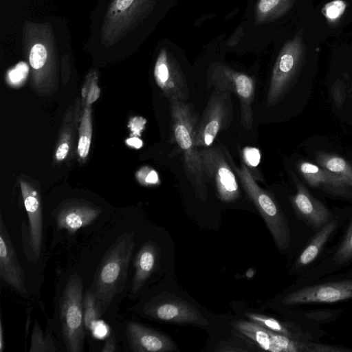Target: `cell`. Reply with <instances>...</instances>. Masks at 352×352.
Masks as SVG:
<instances>
[{
  "label": "cell",
  "mask_w": 352,
  "mask_h": 352,
  "mask_svg": "<svg viewBox=\"0 0 352 352\" xmlns=\"http://www.w3.org/2000/svg\"><path fill=\"white\" fill-rule=\"evenodd\" d=\"M23 36V51L30 68L32 89L39 96H50L58 90L60 63L69 56L65 54L60 58V43L49 22H25Z\"/></svg>",
  "instance_id": "1"
},
{
  "label": "cell",
  "mask_w": 352,
  "mask_h": 352,
  "mask_svg": "<svg viewBox=\"0 0 352 352\" xmlns=\"http://www.w3.org/2000/svg\"><path fill=\"white\" fill-rule=\"evenodd\" d=\"M134 246V232L122 233L106 251L97 267L89 289L102 314L124 288Z\"/></svg>",
  "instance_id": "2"
},
{
  "label": "cell",
  "mask_w": 352,
  "mask_h": 352,
  "mask_svg": "<svg viewBox=\"0 0 352 352\" xmlns=\"http://www.w3.org/2000/svg\"><path fill=\"white\" fill-rule=\"evenodd\" d=\"M173 138L184 155L186 176L191 183L195 195L202 201L208 197V182L199 150L195 140V129L199 120L192 104L186 101L170 102Z\"/></svg>",
  "instance_id": "3"
},
{
  "label": "cell",
  "mask_w": 352,
  "mask_h": 352,
  "mask_svg": "<svg viewBox=\"0 0 352 352\" xmlns=\"http://www.w3.org/2000/svg\"><path fill=\"white\" fill-rule=\"evenodd\" d=\"M229 164L238 176L246 193L252 201L281 250H287L290 244L291 235L286 217L272 197L256 183L250 170L242 164L237 167L227 150L223 151Z\"/></svg>",
  "instance_id": "4"
},
{
  "label": "cell",
  "mask_w": 352,
  "mask_h": 352,
  "mask_svg": "<svg viewBox=\"0 0 352 352\" xmlns=\"http://www.w3.org/2000/svg\"><path fill=\"white\" fill-rule=\"evenodd\" d=\"M83 285L81 277L71 275L60 300V320L63 340L69 352H81L85 331L83 313Z\"/></svg>",
  "instance_id": "5"
},
{
  "label": "cell",
  "mask_w": 352,
  "mask_h": 352,
  "mask_svg": "<svg viewBox=\"0 0 352 352\" xmlns=\"http://www.w3.org/2000/svg\"><path fill=\"white\" fill-rule=\"evenodd\" d=\"M157 0H112L101 28L104 44L121 40L153 10Z\"/></svg>",
  "instance_id": "6"
},
{
  "label": "cell",
  "mask_w": 352,
  "mask_h": 352,
  "mask_svg": "<svg viewBox=\"0 0 352 352\" xmlns=\"http://www.w3.org/2000/svg\"><path fill=\"white\" fill-rule=\"evenodd\" d=\"M306 54L303 30L285 43L274 63L266 103L268 107L275 104L297 75L302 66Z\"/></svg>",
  "instance_id": "7"
},
{
  "label": "cell",
  "mask_w": 352,
  "mask_h": 352,
  "mask_svg": "<svg viewBox=\"0 0 352 352\" xmlns=\"http://www.w3.org/2000/svg\"><path fill=\"white\" fill-rule=\"evenodd\" d=\"M208 85L214 89L235 94L240 102L241 122L250 130L253 124L252 102L255 92L253 78L231 67L220 63L212 64L208 72Z\"/></svg>",
  "instance_id": "8"
},
{
  "label": "cell",
  "mask_w": 352,
  "mask_h": 352,
  "mask_svg": "<svg viewBox=\"0 0 352 352\" xmlns=\"http://www.w3.org/2000/svg\"><path fill=\"white\" fill-rule=\"evenodd\" d=\"M232 93L214 89L195 129L197 147L210 146L220 131L229 128L233 119Z\"/></svg>",
  "instance_id": "9"
},
{
  "label": "cell",
  "mask_w": 352,
  "mask_h": 352,
  "mask_svg": "<svg viewBox=\"0 0 352 352\" xmlns=\"http://www.w3.org/2000/svg\"><path fill=\"white\" fill-rule=\"evenodd\" d=\"M199 152L206 179L213 183L219 198L223 202L238 199V182L224 151L219 148L205 147Z\"/></svg>",
  "instance_id": "10"
},
{
  "label": "cell",
  "mask_w": 352,
  "mask_h": 352,
  "mask_svg": "<svg viewBox=\"0 0 352 352\" xmlns=\"http://www.w3.org/2000/svg\"><path fill=\"white\" fill-rule=\"evenodd\" d=\"M154 78L157 86L169 102L186 101L189 89L176 58L166 49H162L154 66Z\"/></svg>",
  "instance_id": "11"
},
{
  "label": "cell",
  "mask_w": 352,
  "mask_h": 352,
  "mask_svg": "<svg viewBox=\"0 0 352 352\" xmlns=\"http://www.w3.org/2000/svg\"><path fill=\"white\" fill-rule=\"evenodd\" d=\"M29 222V244L35 261L39 257L43 243L42 204L38 185L32 179L21 175L19 179Z\"/></svg>",
  "instance_id": "12"
},
{
  "label": "cell",
  "mask_w": 352,
  "mask_h": 352,
  "mask_svg": "<svg viewBox=\"0 0 352 352\" xmlns=\"http://www.w3.org/2000/svg\"><path fill=\"white\" fill-rule=\"evenodd\" d=\"M352 298V279L319 284L294 292L283 299L285 305L332 303Z\"/></svg>",
  "instance_id": "13"
},
{
  "label": "cell",
  "mask_w": 352,
  "mask_h": 352,
  "mask_svg": "<svg viewBox=\"0 0 352 352\" xmlns=\"http://www.w3.org/2000/svg\"><path fill=\"white\" fill-rule=\"evenodd\" d=\"M80 98L77 97L65 113L53 155V164L67 162L76 157L78 131L82 113Z\"/></svg>",
  "instance_id": "14"
},
{
  "label": "cell",
  "mask_w": 352,
  "mask_h": 352,
  "mask_svg": "<svg viewBox=\"0 0 352 352\" xmlns=\"http://www.w3.org/2000/svg\"><path fill=\"white\" fill-rule=\"evenodd\" d=\"M102 209L91 201L82 199L63 200L56 208L57 226L72 234L82 227L93 223L101 214Z\"/></svg>",
  "instance_id": "15"
},
{
  "label": "cell",
  "mask_w": 352,
  "mask_h": 352,
  "mask_svg": "<svg viewBox=\"0 0 352 352\" xmlns=\"http://www.w3.org/2000/svg\"><path fill=\"white\" fill-rule=\"evenodd\" d=\"M144 311L149 317L171 323L201 326L209 324L194 305L179 299L148 302L144 306Z\"/></svg>",
  "instance_id": "16"
},
{
  "label": "cell",
  "mask_w": 352,
  "mask_h": 352,
  "mask_svg": "<svg viewBox=\"0 0 352 352\" xmlns=\"http://www.w3.org/2000/svg\"><path fill=\"white\" fill-rule=\"evenodd\" d=\"M0 276L20 294L26 292L24 272L1 216L0 218Z\"/></svg>",
  "instance_id": "17"
},
{
  "label": "cell",
  "mask_w": 352,
  "mask_h": 352,
  "mask_svg": "<svg viewBox=\"0 0 352 352\" xmlns=\"http://www.w3.org/2000/svg\"><path fill=\"white\" fill-rule=\"evenodd\" d=\"M130 349L134 352H170L177 350L175 343L166 335L130 322L126 325Z\"/></svg>",
  "instance_id": "18"
},
{
  "label": "cell",
  "mask_w": 352,
  "mask_h": 352,
  "mask_svg": "<svg viewBox=\"0 0 352 352\" xmlns=\"http://www.w3.org/2000/svg\"><path fill=\"white\" fill-rule=\"evenodd\" d=\"M293 203L298 213L314 229H320L332 220L331 213L328 209L300 185H298Z\"/></svg>",
  "instance_id": "19"
},
{
  "label": "cell",
  "mask_w": 352,
  "mask_h": 352,
  "mask_svg": "<svg viewBox=\"0 0 352 352\" xmlns=\"http://www.w3.org/2000/svg\"><path fill=\"white\" fill-rule=\"evenodd\" d=\"M158 252L153 242L145 243L138 251L134 259L135 274L133 278L131 292H138L153 273L157 258Z\"/></svg>",
  "instance_id": "20"
},
{
  "label": "cell",
  "mask_w": 352,
  "mask_h": 352,
  "mask_svg": "<svg viewBox=\"0 0 352 352\" xmlns=\"http://www.w3.org/2000/svg\"><path fill=\"white\" fill-rule=\"evenodd\" d=\"M300 170L308 182L312 186H321L339 195L346 194V186L326 170H323L318 166L309 162L301 163Z\"/></svg>",
  "instance_id": "21"
},
{
  "label": "cell",
  "mask_w": 352,
  "mask_h": 352,
  "mask_svg": "<svg viewBox=\"0 0 352 352\" xmlns=\"http://www.w3.org/2000/svg\"><path fill=\"white\" fill-rule=\"evenodd\" d=\"M296 0H258L254 8L256 25L271 23L287 13Z\"/></svg>",
  "instance_id": "22"
},
{
  "label": "cell",
  "mask_w": 352,
  "mask_h": 352,
  "mask_svg": "<svg viewBox=\"0 0 352 352\" xmlns=\"http://www.w3.org/2000/svg\"><path fill=\"white\" fill-rule=\"evenodd\" d=\"M337 226V221L332 219L320 228L300 254L296 263L297 266H305L312 263L317 258Z\"/></svg>",
  "instance_id": "23"
},
{
  "label": "cell",
  "mask_w": 352,
  "mask_h": 352,
  "mask_svg": "<svg viewBox=\"0 0 352 352\" xmlns=\"http://www.w3.org/2000/svg\"><path fill=\"white\" fill-rule=\"evenodd\" d=\"M93 133L91 105L86 107L82 113L78 131L77 160L84 164L89 156Z\"/></svg>",
  "instance_id": "24"
},
{
  "label": "cell",
  "mask_w": 352,
  "mask_h": 352,
  "mask_svg": "<svg viewBox=\"0 0 352 352\" xmlns=\"http://www.w3.org/2000/svg\"><path fill=\"white\" fill-rule=\"evenodd\" d=\"M234 327L243 335L254 341L261 349L275 352V347L268 329L259 324L250 321H237Z\"/></svg>",
  "instance_id": "25"
},
{
  "label": "cell",
  "mask_w": 352,
  "mask_h": 352,
  "mask_svg": "<svg viewBox=\"0 0 352 352\" xmlns=\"http://www.w3.org/2000/svg\"><path fill=\"white\" fill-rule=\"evenodd\" d=\"M324 169L344 184L352 186V167L342 158L336 156L321 157Z\"/></svg>",
  "instance_id": "26"
},
{
  "label": "cell",
  "mask_w": 352,
  "mask_h": 352,
  "mask_svg": "<svg viewBox=\"0 0 352 352\" xmlns=\"http://www.w3.org/2000/svg\"><path fill=\"white\" fill-rule=\"evenodd\" d=\"M84 324L91 333L99 324L102 315L97 300L90 289L83 297Z\"/></svg>",
  "instance_id": "27"
},
{
  "label": "cell",
  "mask_w": 352,
  "mask_h": 352,
  "mask_svg": "<svg viewBox=\"0 0 352 352\" xmlns=\"http://www.w3.org/2000/svg\"><path fill=\"white\" fill-rule=\"evenodd\" d=\"M98 73L95 69L87 74L81 91V105L82 110L91 105L100 97V90L98 85Z\"/></svg>",
  "instance_id": "28"
},
{
  "label": "cell",
  "mask_w": 352,
  "mask_h": 352,
  "mask_svg": "<svg viewBox=\"0 0 352 352\" xmlns=\"http://www.w3.org/2000/svg\"><path fill=\"white\" fill-rule=\"evenodd\" d=\"M54 342L50 334L43 333L39 323L35 320L31 336L30 352H55Z\"/></svg>",
  "instance_id": "29"
},
{
  "label": "cell",
  "mask_w": 352,
  "mask_h": 352,
  "mask_svg": "<svg viewBox=\"0 0 352 352\" xmlns=\"http://www.w3.org/2000/svg\"><path fill=\"white\" fill-rule=\"evenodd\" d=\"M245 316L252 321L272 331L292 337L290 331L278 320L259 314L246 313Z\"/></svg>",
  "instance_id": "30"
},
{
  "label": "cell",
  "mask_w": 352,
  "mask_h": 352,
  "mask_svg": "<svg viewBox=\"0 0 352 352\" xmlns=\"http://www.w3.org/2000/svg\"><path fill=\"white\" fill-rule=\"evenodd\" d=\"M352 259V219L342 243L334 256V260L339 264H343Z\"/></svg>",
  "instance_id": "31"
},
{
  "label": "cell",
  "mask_w": 352,
  "mask_h": 352,
  "mask_svg": "<svg viewBox=\"0 0 352 352\" xmlns=\"http://www.w3.org/2000/svg\"><path fill=\"white\" fill-rule=\"evenodd\" d=\"M345 8V2L336 0L326 4L322 9V13L329 21L335 23L342 15Z\"/></svg>",
  "instance_id": "32"
},
{
  "label": "cell",
  "mask_w": 352,
  "mask_h": 352,
  "mask_svg": "<svg viewBox=\"0 0 352 352\" xmlns=\"http://www.w3.org/2000/svg\"><path fill=\"white\" fill-rule=\"evenodd\" d=\"M137 180L142 185L150 186L159 184L157 173L150 167H142L135 174Z\"/></svg>",
  "instance_id": "33"
},
{
  "label": "cell",
  "mask_w": 352,
  "mask_h": 352,
  "mask_svg": "<svg viewBox=\"0 0 352 352\" xmlns=\"http://www.w3.org/2000/svg\"><path fill=\"white\" fill-rule=\"evenodd\" d=\"M242 156L244 163L249 167L255 168L260 163L261 153L257 148L245 147L242 151Z\"/></svg>",
  "instance_id": "34"
},
{
  "label": "cell",
  "mask_w": 352,
  "mask_h": 352,
  "mask_svg": "<svg viewBox=\"0 0 352 352\" xmlns=\"http://www.w3.org/2000/svg\"><path fill=\"white\" fill-rule=\"evenodd\" d=\"M28 70L25 63H20L8 74L10 81L14 85L19 83L26 77Z\"/></svg>",
  "instance_id": "35"
},
{
  "label": "cell",
  "mask_w": 352,
  "mask_h": 352,
  "mask_svg": "<svg viewBox=\"0 0 352 352\" xmlns=\"http://www.w3.org/2000/svg\"><path fill=\"white\" fill-rule=\"evenodd\" d=\"M146 120L141 117H134L129 121V126L133 136L140 135L144 128Z\"/></svg>",
  "instance_id": "36"
},
{
  "label": "cell",
  "mask_w": 352,
  "mask_h": 352,
  "mask_svg": "<svg viewBox=\"0 0 352 352\" xmlns=\"http://www.w3.org/2000/svg\"><path fill=\"white\" fill-rule=\"evenodd\" d=\"M101 351L102 352H115L116 351V343L113 334L109 336Z\"/></svg>",
  "instance_id": "37"
},
{
  "label": "cell",
  "mask_w": 352,
  "mask_h": 352,
  "mask_svg": "<svg viewBox=\"0 0 352 352\" xmlns=\"http://www.w3.org/2000/svg\"><path fill=\"white\" fill-rule=\"evenodd\" d=\"M126 143L130 146L139 148L142 146V142L137 136H133L126 140Z\"/></svg>",
  "instance_id": "38"
},
{
  "label": "cell",
  "mask_w": 352,
  "mask_h": 352,
  "mask_svg": "<svg viewBox=\"0 0 352 352\" xmlns=\"http://www.w3.org/2000/svg\"><path fill=\"white\" fill-rule=\"evenodd\" d=\"M4 343H3V324L1 321V318L0 320V351L2 352L3 351Z\"/></svg>",
  "instance_id": "39"
}]
</instances>
